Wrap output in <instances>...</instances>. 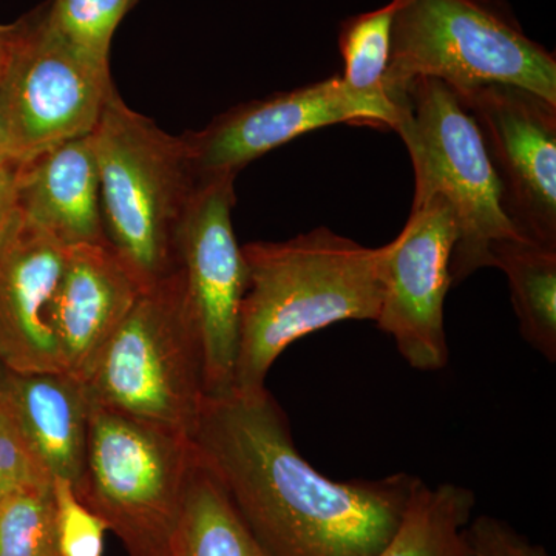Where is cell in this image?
Here are the masks:
<instances>
[{
	"mask_svg": "<svg viewBox=\"0 0 556 556\" xmlns=\"http://www.w3.org/2000/svg\"><path fill=\"white\" fill-rule=\"evenodd\" d=\"M199 460L274 556H375L396 532L419 478L332 481L309 466L265 388L206 396Z\"/></svg>",
	"mask_w": 556,
	"mask_h": 556,
	"instance_id": "obj_1",
	"label": "cell"
},
{
	"mask_svg": "<svg viewBox=\"0 0 556 556\" xmlns=\"http://www.w3.org/2000/svg\"><path fill=\"white\" fill-rule=\"evenodd\" d=\"M247 289L240 306L233 390L265 388L295 340L346 320L379 317L390 243L367 248L328 228L288 241L241 247Z\"/></svg>",
	"mask_w": 556,
	"mask_h": 556,
	"instance_id": "obj_2",
	"label": "cell"
},
{
	"mask_svg": "<svg viewBox=\"0 0 556 556\" xmlns=\"http://www.w3.org/2000/svg\"><path fill=\"white\" fill-rule=\"evenodd\" d=\"M91 137L105 239L148 289L177 269L179 226L200 186L188 142L135 112L116 89Z\"/></svg>",
	"mask_w": 556,
	"mask_h": 556,
	"instance_id": "obj_3",
	"label": "cell"
},
{
	"mask_svg": "<svg viewBox=\"0 0 556 556\" xmlns=\"http://www.w3.org/2000/svg\"><path fill=\"white\" fill-rule=\"evenodd\" d=\"M197 466L178 428L90 407L80 503L104 521L127 556H172V540Z\"/></svg>",
	"mask_w": 556,
	"mask_h": 556,
	"instance_id": "obj_4",
	"label": "cell"
},
{
	"mask_svg": "<svg viewBox=\"0 0 556 556\" xmlns=\"http://www.w3.org/2000/svg\"><path fill=\"white\" fill-rule=\"evenodd\" d=\"M424 78L455 91L510 84L556 104L555 54L489 0H401L391 31L388 98L397 104L409 84Z\"/></svg>",
	"mask_w": 556,
	"mask_h": 556,
	"instance_id": "obj_5",
	"label": "cell"
},
{
	"mask_svg": "<svg viewBox=\"0 0 556 556\" xmlns=\"http://www.w3.org/2000/svg\"><path fill=\"white\" fill-rule=\"evenodd\" d=\"M394 131L407 146L415 170L413 207L444 200L456 219L450 260L452 283L490 266L501 241L525 239L511 225L477 123L447 84L417 79L401 94Z\"/></svg>",
	"mask_w": 556,
	"mask_h": 556,
	"instance_id": "obj_6",
	"label": "cell"
},
{
	"mask_svg": "<svg viewBox=\"0 0 556 556\" xmlns=\"http://www.w3.org/2000/svg\"><path fill=\"white\" fill-rule=\"evenodd\" d=\"M90 407L192 437L204 397L203 354L178 266L144 289L83 380Z\"/></svg>",
	"mask_w": 556,
	"mask_h": 556,
	"instance_id": "obj_7",
	"label": "cell"
},
{
	"mask_svg": "<svg viewBox=\"0 0 556 556\" xmlns=\"http://www.w3.org/2000/svg\"><path fill=\"white\" fill-rule=\"evenodd\" d=\"M113 90L109 62L64 38L51 24L46 2L20 17V33L0 76L10 156L27 163L62 142L93 134Z\"/></svg>",
	"mask_w": 556,
	"mask_h": 556,
	"instance_id": "obj_8",
	"label": "cell"
},
{
	"mask_svg": "<svg viewBox=\"0 0 556 556\" xmlns=\"http://www.w3.org/2000/svg\"><path fill=\"white\" fill-rule=\"evenodd\" d=\"M236 175L201 179L177 237V266L203 354L204 393L233 388L247 263L232 226Z\"/></svg>",
	"mask_w": 556,
	"mask_h": 556,
	"instance_id": "obj_9",
	"label": "cell"
},
{
	"mask_svg": "<svg viewBox=\"0 0 556 556\" xmlns=\"http://www.w3.org/2000/svg\"><path fill=\"white\" fill-rule=\"evenodd\" d=\"M455 93L477 123L511 225L556 248V104L510 84Z\"/></svg>",
	"mask_w": 556,
	"mask_h": 556,
	"instance_id": "obj_10",
	"label": "cell"
},
{
	"mask_svg": "<svg viewBox=\"0 0 556 556\" xmlns=\"http://www.w3.org/2000/svg\"><path fill=\"white\" fill-rule=\"evenodd\" d=\"M401 105L368 100L348 89L340 76L244 102L222 113L203 130L182 135L197 177L239 175L249 163L292 139L334 124L393 129Z\"/></svg>",
	"mask_w": 556,
	"mask_h": 556,
	"instance_id": "obj_11",
	"label": "cell"
},
{
	"mask_svg": "<svg viewBox=\"0 0 556 556\" xmlns=\"http://www.w3.org/2000/svg\"><path fill=\"white\" fill-rule=\"evenodd\" d=\"M456 240L455 215L434 197L412 207L407 225L390 241L376 325L417 371H439L448 362L444 303L453 287L450 260Z\"/></svg>",
	"mask_w": 556,
	"mask_h": 556,
	"instance_id": "obj_12",
	"label": "cell"
},
{
	"mask_svg": "<svg viewBox=\"0 0 556 556\" xmlns=\"http://www.w3.org/2000/svg\"><path fill=\"white\" fill-rule=\"evenodd\" d=\"M67 247L17 207L0 239V367L64 372L51 305Z\"/></svg>",
	"mask_w": 556,
	"mask_h": 556,
	"instance_id": "obj_13",
	"label": "cell"
},
{
	"mask_svg": "<svg viewBox=\"0 0 556 556\" xmlns=\"http://www.w3.org/2000/svg\"><path fill=\"white\" fill-rule=\"evenodd\" d=\"M142 291L109 243L67 247L51 305L64 372L83 382Z\"/></svg>",
	"mask_w": 556,
	"mask_h": 556,
	"instance_id": "obj_14",
	"label": "cell"
},
{
	"mask_svg": "<svg viewBox=\"0 0 556 556\" xmlns=\"http://www.w3.org/2000/svg\"><path fill=\"white\" fill-rule=\"evenodd\" d=\"M17 207L64 247L108 243L91 134L24 163Z\"/></svg>",
	"mask_w": 556,
	"mask_h": 556,
	"instance_id": "obj_15",
	"label": "cell"
},
{
	"mask_svg": "<svg viewBox=\"0 0 556 556\" xmlns=\"http://www.w3.org/2000/svg\"><path fill=\"white\" fill-rule=\"evenodd\" d=\"M0 399L51 477L78 482L86 463L90 402L67 372H14L0 367Z\"/></svg>",
	"mask_w": 556,
	"mask_h": 556,
	"instance_id": "obj_16",
	"label": "cell"
},
{
	"mask_svg": "<svg viewBox=\"0 0 556 556\" xmlns=\"http://www.w3.org/2000/svg\"><path fill=\"white\" fill-rule=\"evenodd\" d=\"M172 556H274L254 535L217 479L197 456Z\"/></svg>",
	"mask_w": 556,
	"mask_h": 556,
	"instance_id": "obj_17",
	"label": "cell"
},
{
	"mask_svg": "<svg viewBox=\"0 0 556 556\" xmlns=\"http://www.w3.org/2000/svg\"><path fill=\"white\" fill-rule=\"evenodd\" d=\"M490 266L507 276L522 338L548 362L556 361V248L526 239L506 240Z\"/></svg>",
	"mask_w": 556,
	"mask_h": 556,
	"instance_id": "obj_18",
	"label": "cell"
},
{
	"mask_svg": "<svg viewBox=\"0 0 556 556\" xmlns=\"http://www.w3.org/2000/svg\"><path fill=\"white\" fill-rule=\"evenodd\" d=\"M475 504L466 486L419 479L396 532L375 556H471L466 530Z\"/></svg>",
	"mask_w": 556,
	"mask_h": 556,
	"instance_id": "obj_19",
	"label": "cell"
},
{
	"mask_svg": "<svg viewBox=\"0 0 556 556\" xmlns=\"http://www.w3.org/2000/svg\"><path fill=\"white\" fill-rule=\"evenodd\" d=\"M399 5L401 0H391L382 9L350 17L340 27L339 50L345 64L340 79L368 100L393 102L387 94L386 76Z\"/></svg>",
	"mask_w": 556,
	"mask_h": 556,
	"instance_id": "obj_20",
	"label": "cell"
},
{
	"mask_svg": "<svg viewBox=\"0 0 556 556\" xmlns=\"http://www.w3.org/2000/svg\"><path fill=\"white\" fill-rule=\"evenodd\" d=\"M0 556H60L53 481L25 486L0 501Z\"/></svg>",
	"mask_w": 556,
	"mask_h": 556,
	"instance_id": "obj_21",
	"label": "cell"
},
{
	"mask_svg": "<svg viewBox=\"0 0 556 556\" xmlns=\"http://www.w3.org/2000/svg\"><path fill=\"white\" fill-rule=\"evenodd\" d=\"M138 0H47L49 20L78 49L109 62L116 28Z\"/></svg>",
	"mask_w": 556,
	"mask_h": 556,
	"instance_id": "obj_22",
	"label": "cell"
},
{
	"mask_svg": "<svg viewBox=\"0 0 556 556\" xmlns=\"http://www.w3.org/2000/svg\"><path fill=\"white\" fill-rule=\"evenodd\" d=\"M54 526L60 556H102L108 526L78 500L67 479L53 478Z\"/></svg>",
	"mask_w": 556,
	"mask_h": 556,
	"instance_id": "obj_23",
	"label": "cell"
},
{
	"mask_svg": "<svg viewBox=\"0 0 556 556\" xmlns=\"http://www.w3.org/2000/svg\"><path fill=\"white\" fill-rule=\"evenodd\" d=\"M51 481L50 471L33 452L0 399V501L25 486L49 484Z\"/></svg>",
	"mask_w": 556,
	"mask_h": 556,
	"instance_id": "obj_24",
	"label": "cell"
},
{
	"mask_svg": "<svg viewBox=\"0 0 556 556\" xmlns=\"http://www.w3.org/2000/svg\"><path fill=\"white\" fill-rule=\"evenodd\" d=\"M471 556H551L501 519L479 515L467 526Z\"/></svg>",
	"mask_w": 556,
	"mask_h": 556,
	"instance_id": "obj_25",
	"label": "cell"
},
{
	"mask_svg": "<svg viewBox=\"0 0 556 556\" xmlns=\"http://www.w3.org/2000/svg\"><path fill=\"white\" fill-rule=\"evenodd\" d=\"M22 167L24 161L0 155V239L17 211Z\"/></svg>",
	"mask_w": 556,
	"mask_h": 556,
	"instance_id": "obj_26",
	"label": "cell"
},
{
	"mask_svg": "<svg viewBox=\"0 0 556 556\" xmlns=\"http://www.w3.org/2000/svg\"><path fill=\"white\" fill-rule=\"evenodd\" d=\"M17 33H20V20L11 22V24H0V76L9 64Z\"/></svg>",
	"mask_w": 556,
	"mask_h": 556,
	"instance_id": "obj_27",
	"label": "cell"
},
{
	"mask_svg": "<svg viewBox=\"0 0 556 556\" xmlns=\"http://www.w3.org/2000/svg\"><path fill=\"white\" fill-rule=\"evenodd\" d=\"M0 155H10L9 134H7L5 118H3L2 108H0Z\"/></svg>",
	"mask_w": 556,
	"mask_h": 556,
	"instance_id": "obj_28",
	"label": "cell"
}]
</instances>
